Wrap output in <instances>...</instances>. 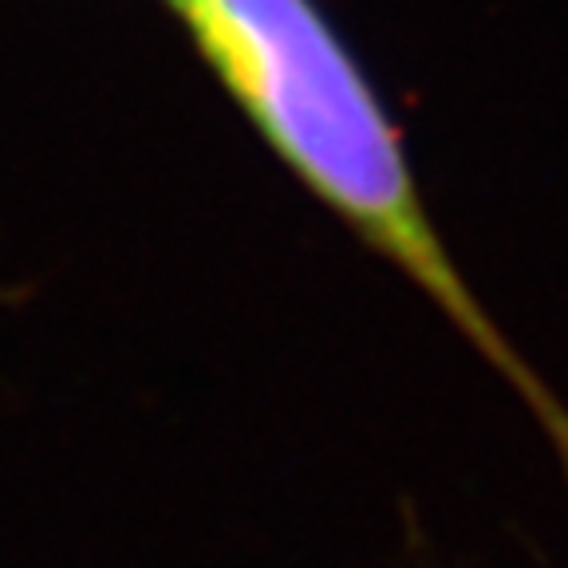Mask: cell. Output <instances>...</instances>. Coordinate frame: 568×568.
Returning <instances> with one entry per match:
<instances>
[{
  "label": "cell",
  "mask_w": 568,
  "mask_h": 568,
  "mask_svg": "<svg viewBox=\"0 0 568 568\" xmlns=\"http://www.w3.org/2000/svg\"><path fill=\"white\" fill-rule=\"evenodd\" d=\"M190 44L308 194L395 265L541 423L568 470V407L454 265L399 126L316 0H166Z\"/></svg>",
  "instance_id": "cell-1"
}]
</instances>
